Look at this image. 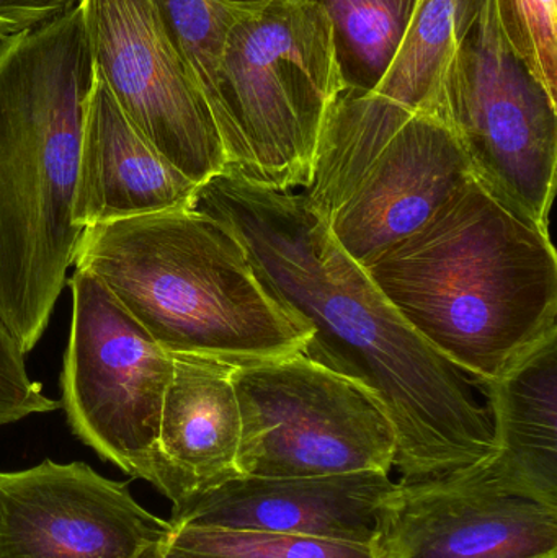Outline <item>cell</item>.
I'll return each mask as SVG.
<instances>
[{"label":"cell","mask_w":557,"mask_h":558,"mask_svg":"<svg viewBox=\"0 0 557 558\" xmlns=\"http://www.w3.org/2000/svg\"><path fill=\"white\" fill-rule=\"evenodd\" d=\"M190 208L241 244L262 288L306 337L301 353L379 400L402 482L444 477L496 454L480 383L402 320L301 190L278 192L222 170L198 185Z\"/></svg>","instance_id":"6da1fadb"},{"label":"cell","mask_w":557,"mask_h":558,"mask_svg":"<svg viewBox=\"0 0 557 558\" xmlns=\"http://www.w3.org/2000/svg\"><path fill=\"white\" fill-rule=\"evenodd\" d=\"M95 64L81 5L0 45V322L28 353L77 257Z\"/></svg>","instance_id":"7a4b0ae2"},{"label":"cell","mask_w":557,"mask_h":558,"mask_svg":"<svg viewBox=\"0 0 557 558\" xmlns=\"http://www.w3.org/2000/svg\"><path fill=\"white\" fill-rule=\"evenodd\" d=\"M362 268L425 343L480 383L499 379L557 330L549 232L473 177Z\"/></svg>","instance_id":"3957f363"},{"label":"cell","mask_w":557,"mask_h":558,"mask_svg":"<svg viewBox=\"0 0 557 558\" xmlns=\"http://www.w3.org/2000/svg\"><path fill=\"white\" fill-rule=\"evenodd\" d=\"M74 265L170 354L255 363L301 353L306 341L241 244L192 208L85 229Z\"/></svg>","instance_id":"277c9868"},{"label":"cell","mask_w":557,"mask_h":558,"mask_svg":"<svg viewBox=\"0 0 557 558\" xmlns=\"http://www.w3.org/2000/svg\"><path fill=\"white\" fill-rule=\"evenodd\" d=\"M343 90L332 28L314 0H271L239 20L211 105L225 170L278 192L306 189L324 121Z\"/></svg>","instance_id":"5b68a950"},{"label":"cell","mask_w":557,"mask_h":558,"mask_svg":"<svg viewBox=\"0 0 557 558\" xmlns=\"http://www.w3.org/2000/svg\"><path fill=\"white\" fill-rule=\"evenodd\" d=\"M556 104L507 43L496 2L484 0L434 114L460 141L473 179L545 231L556 190Z\"/></svg>","instance_id":"8992f818"},{"label":"cell","mask_w":557,"mask_h":558,"mask_svg":"<svg viewBox=\"0 0 557 558\" xmlns=\"http://www.w3.org/2000/svg\"><path fill=\"white\" fill-rule=\"evenodd\" d=\"M444 120L417 113L386 134L323 128L313 179L301 190L337 244L365 267L417 231L471 179Z\"/></svg>","instance_id":"52a82bcc"},{"label":"cell","mask_w":557,"mask_h":558,"mask_svg":"<svg viewBox=\"0 0 557 558\" xmlns=\"http://www.w3.org/2000/svg\"><path fill=\"white\" fill-rule=\"evenodd\" d=\"M242 477L391 472L396 435L366 387L303 353L234 364Z\"/></svg>","instance_id":"ba28073f"},{"label":"cell","mask_w":557,"mask_h":558,"mask_svg":"<svg viewBox=\"0 0 557 558\" xmlns=\"http://www.w3.org/2000/svg\"><path fill=\"white\" fill-rule=\"evenodd\" d=\"M72 327L62 405L78 439L133 478L157 487V436L173 354L82 268L71 281Z\"/></svg>","instance_id":"9c48e42d"},{"label":"cell","mask_w":557,"mask_h":558,"mask_svg":"<svg viewBox=\"0 0 557 558\" xmlns=\"http://www.w3.org/2000/svg\"><path fill=\"white\" fill-rule=\"evenodd\" d=\"M95 72L124 117L196 185L226 169L205 95L153 0H81Z\"/></svg>","instance_id":"30bf717a"},{"label":"cell","mask_w":557,"mask_h":558,"mask_svg":"<svg viewBox=\"0 0 557 558\" xmlns=\"http://www.w3.org/2000/svg\"><path fill=\"white\" fill-rule=\"evenodd\" d=\"M170 530L84 462L0 472V558H137Z\"/></svg>","instance_id":"8fae6325"},{"label":"cell","mask_w":557,"mask_h":558,"mask_svg":"<svg viewBox=\"0 0 557 558\" xmlns=\"http://www.w3.org/2000/svg\"><path fill=\"white\" fill-rule=\"evenodd\" d=\"M378 558H557V508L460 471L399 482L379 513Z\"/></svg>","instance_id":"7c38bea8"},{"label":"cell","mask_w":557,"mask_h":558,"mask_svg":"<svg viewBox=\"0 0 557 558\" xmlns=\"http://www.w3.org/2000/svg\"><path fill=\"white\" fill-rule=\"evenodd\" d=\"M388 472L242 477L173 507L172 526L267 531L375 547Z\"/></svg>","instance_id":"4fadbf2b"},{"label":"cell","mask_w":557,"mask_h":558,"mask_svg":"<svg viewBox=\"0 0 557 558\" xmlns=\"http://www.w3.org/2000/svg\"><path fill=\"white\" fill-rule=\"evenodd\" d=\"M234 364L199 354H173L157 436V490L185 504L242 478L241 412Z\"/></svg>","instance_id":"5bb4252c"},{"label":"cell","mask_w":557,"mask_h":558,"mask_svg":"<svg viewBox=\"0 0 557 558\" xmlns=\"http://www.w3.org/2000/svg\"><path fill=\"white\" fill-rule=\"evenodd\" d=\"M196 189L124 117L97 75L85 120L75 226L85 231L190 208Z\"/></svg>","instance_id":"9a60e30c"},{"label":"cell","mask_w":557,"mask_h":558,"mask_svg":"<svg viewBox=\"0 0 557 558\" xmlns=\"http://www.w3.org/2000/svg\"><path fill=\"white\" fill-rule=\"evenodd\" d=\"M480 386L497 452L461 474L491 490L557 508V330L499 379Z\"/></svg>","instance_id":"2e32d148"},{"label":"cell","mask_w":557,"mask_h":558,"mask_svg":"<svg viewBox=\"0 0 557 558\" xmlns=\"http://www.w3.org/2000/svg\"><path fill=\"white\" fill-rule=\"evenodd\" d=\"M484 0H417L408 32L379 84L365 95L342 92L324 124L391 133L417 113L434 114L451 58Z\"/></svg>","instance_id":"e0dca14e"},{"label":"cell","mask_w":557,"mask_h":558,"mask_svg":"<svg viewBox=\"0 0 557 558\" xmlns=\"http://www.w3.org/2000/svg\"><path fill=\"white\" fill-rule=\"evenodd\" d=\"M332 28L346 94L372 92L388 71L417 0H314Z\"/></svg>","instance_id":"ac0fdd59"},{"label":"cell","mask_w":557,"mask_h":558,"mask_svg":"<svg viewBox=\"0 0 557 558\" xmlns=\"http://www.w3.org/2000/svg\"><path fill=\"white\" fill-rule=\"evenodd\" d=\"M147 558H378L375 547L267 531L172 526Z\"/></svg>","instance_id":"d6986e66"},{"label":"cell","mask_w":557,"mask_h":558,"mask_svg":"<svg viewBox=\"0 0 557 558\" xmlns=\"http://www.w3.org/2000/svg\"><path fill=\"white\" fill-rule=\"evenodd\" d=\"M271 0H153L170 39L192 69L211 110L226 36Z\"/></svg>","instance_id":"ffe728a7"},{"label":"cell","mask_w":557,"mask_h":558,"mask_svg":"<svg viewBox=\"0 0 557 558\" xmlns=\"http://www.w3.org/2000/svg\"><path fill=\"white\" fill-rule=\"evenodd\" d=\"M494 2L510 48L556 100L557 0Z\"/></svg>","instance_id":"44dd1931"},{"label":"cell","mask_w":557,"mask_h":558,"mask_svg":"<svg viewBox=\"0 0 557 558\" xmlns=\"http://www.w3.org/2000/svg\"><path fill=\"white\" fill-rule=\"evenodd\" d=\"M59 407L61 402L46 397L41 386L29 377L25 353L0 322V425L55 412Z\"/></svg>","instance_id":"7402d4cb"},{"label":"cell","mask_w":557,"mask_h":558,"mask_svg":"<svg viewBox=\"0 0 557 558\" xmlns=\"http://www.w3.org/2000/svg\"><path fill=\"white\" fill-rule=\"evenodd\" d=\"M78 2L81 0H0V45L64 15Z\"/></svg>","instance_id":"603a6c76"},{"label":"cell","mask_w":557,"mask_h":558,"mask_svg":"<svg viewBox=\"0 0 557 558\" xmlns=\"http://www.w3.org/2000/svg\"><path fill=\"white\" fill-rule=\"evenodd\" d=\"M137 558H147V556H146V550H144V553H143V554H141V556H140V557H137Z\"/></svg>","instance_id":"cb8c5ba5"}]
</instances>
